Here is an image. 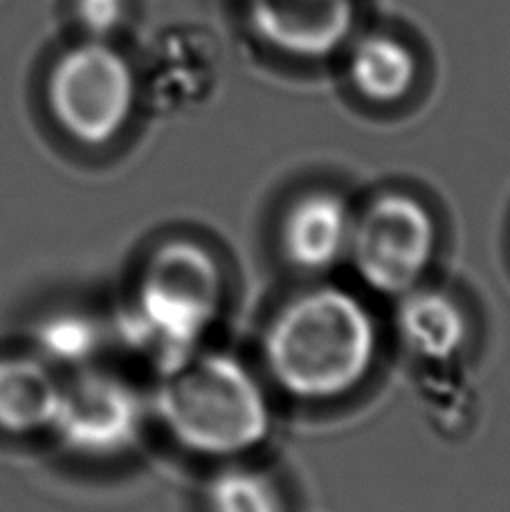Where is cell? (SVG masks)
Instances as JSON below:
<instances>
[{"mask_svg": "<svg viewBox=\"0 0 510 512\" xmlns=\"http://www.w3.org/2000/svg\"><path fill=\"white\" fill-rule=\"evenodd\" d=\"M225 304V274L216 254L187 236L156 245L113 324L124 346L160 373L203 349Z\"/></svg>", "mask_w": 510, "mask_h": 512, "instance_id": "obj_2", "label": "cell"}, {"mask_svg": "<svg viewBox=\"0 0 510 512\" xmlns=\"http://www.w3.org/2000/svg\"><path fill=\"white\" fill-rule=\"evenodd\" d=\"M439 227L421 198L385 191L355 212L349 261L358 279L382 297L421 286L432 268Z\"/></svg>", "mask_w": 510, "mask_h": 512, "instance_id": "obj_4", "label": "cell"}, {"mask_svg": "<svg viewBox=\"0 0 510 512\" xmlns=\"http://www.w3.org/2000/svg\"><path fill=\"white\" fill-rule=\"evenodd\" d=\"M355 209L331 189L306 191L286 207L279 248L297 272L320 277L349 261Z\"/></svg>", "mask_w": 510, "mask_h": 512, "instance_id": "obj_7", "label": "cell"}, {"mask_svg": "<svg viewBox=\"0 0 510 512\" xmlns=\"http://www.w3.org/2000/svg\"><path fill=\"white\" fill-rule=\"evenodd\" d=\"M61 382L48 364L36 360L0 362V427L9 432H32L52 425L59 407Z\"/></svg>", "mask_w": 510, "mask_h": 512, "instance_id": "obj_10", "label": "cell"}, {"mask_svg": "<svg viewBox=\"0 0 510 512\" xmlns=\"http://www.w3.org/2000/svg\"><path fill=\"white\" fill-rule=\"evenodd\" d=\"M151 396L115 371L84 369L61 384L52 427L72 450L93 459H117L147 434Z\"/></svg>", "mask_w": 510, "mask_h": 512, "instance_id": "obj_5", "label": "cell"}, {"mask_svg": "<svg viewBox=\"0 0 510 512\" xmlns=\"http://www.w3.org/2000/svg\"><path fill=\"white\" fill-rule=\"evenodd\" d=\"M351 79L369 102L396 104L414 86L416 59L391 36H371L353 54Z\"/></svg>", "mask_w": 510, "mask_h": 512, "instance_id": "obj_11", "label": "cell"}, {"mask_svg": "<svg viewBox=\"0 0 510 512\" xmlns=\"http://www.w3.org/2000/svg\"><path fill=\"white\" fill-rule=\"evenodd\" d=\"M43 346L59 362L90 364L106 346V333L93 319L59 317L43 328Z\"/></svg>", "mask_w": 510, "mask_h": 512, "instance_id": "obj_13", "label": "cell"}, {"mask_svg": "<svg viewBox=\"0 0 510 512\" xmlns=\"http://www.w3.org/2000/svg\"><path fill=\"white\" fill-rule=\"evenodd\" d=\"M79 16L97 34L113 30L124 16V0H77Z\"/></svg>", "mask_w": 510, "mask_h": 512, "instance_id": "obj_14", "label": "cell"}, {"mask_svg": "<svg viewBox=\"0 0 510 512\" xmlns=\"http://www.w3.org/2000/svg\"><path fill=\"white\" fill-rule=\"evenodd\" d=\"M207 512H286L284 495L268 474L227 461L205 486Z\"/></svg>", "mask_w": 510, "mask_h": 512, "instance_id": "obj_12", "label": "cell"}, {"mask_svg": "<svg viewBox=\"0 0 510 512\" xmlns=\"http://www.w3.org/2000/svg\"><path fill=\"white\" fill-rule=\"evenodd\" d=\"M153 418L182 450L214 461H241L270 434L266 384L232 353L203 351L160 373Z\"/></svg>", "mask_w": 510, "mask_h": 512, "instance_id": "obj_3", "label": "cell"}, {"mask_svg": "<svg viewBox=\"0 0 510 512\" xmlns=\"http://www.w3.org/2000/svg\"><path fill=\"white\" fill-rule=\"evenodd\" d=\"M261 353L268 378L286 396L340 400L376 367L378 324L351 290L320 283L297 292L270 317Z\"/></svg>", "mask_w": 510, "mask_h": 512, "instance_id": "obj_1", "label": "cell"}, {"mask_svg": "<svg viewBox=\"0 0 510 512\" xmlns=\"http://www.w3.org/2000/svg\"><path fill=\"white\" fill-rule=\"evenodd\" d=\"M50 104L75 140L90 146L111 142L133 113L135 79L129 63L108 45H79L52 72Z\"/></svg>", "mask_w": 510, "mask_h": 512, "instance_id": "obj_6", "label": "cell"}, {"mask_svg": "<svg viewBox=\"0 0 510 512\" xmlns=\"http://www.w3.org/2000/svg\"><path fill=\"white\" fill-rule=\"evenodd\" d=\"M394 333L416 362L445 369L466 351L470 322L452 295L421 283L396 297Z\"/></svg>", "mask_w": 510, "mask_h": 512, "instance_id": "obj_8", "label": "cell"}, {"mask_svg": "<svg viewBox=\"0 0 510 512\" xmlns=\"http://www.w3.org/2000/svg\"><path fill=\"white\" fill-rule=\"evenodd\" d=\"M351 0H254V21L270 43L297 57L333 50L349 32Z\"/></svg>", "mask_w": 510, "mask_h": 512, "instance_id": "obj_9", "label": "cell"}]
</instances>
